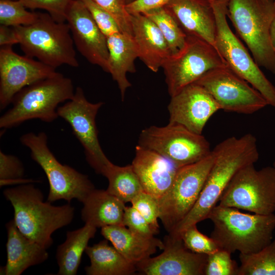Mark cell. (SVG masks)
Listing matches in <instances>:
<instances>
[{
    "mask_svg": "<svg viewBox=\"0 0 275 275\" xmlns=\"http://www.w3.org/2000/svg\"><path fill=\"white\" fill-rule=\"evenodd\" d=\"M212 150L214 162L199 197L187 215L169 233L172 236L180 237L187 228L208 218L236 173L248 164H254L259 157L256 138L250 133L239 138H228Z\"/></svg>",
    "mask_w": 275,
    "mask_h": 275,
    "instance_id": "obj_1",
    "label": "cell"
},
{
    "mask_svg": "<svg viewBox=\"0 0 275 275\" xmlns=\"http://www.w3.org/2000/svg\"><path fill=\"white\" fill-rule=\"evenodd\" d=\"M3 194L13 207L19 231L46 249L53 243L52 233L73 219L75 209L70 203L57 206L44 202L42 192L32 183L5 189Z\"/></svg>",
    "mask_w": 275,
    "mask_h": 275,
    "instance_id": "obj_2",
    "label": "cell"
},
{
    "mask_svg": "<svg viewBox=\"0 0 275 275\" xmlns=\"http://www.w3.org/2000/svg\"><path fill=\"white\" fill-rule=\"evenodd\" d=\"M213 224L210 237L220 249L243 254L257 253L273 239L275 214L241 212L238 209L216 205L208 216Z\"/></svg>",
    "mask_w": 275,
    "mask_h": 275,
    "instance_id": "obj_3",
    "label": "cell"
},
{
    "mask_svg": "<svg viewBox=\"0 0 275 275\" xmlns=\"http://www.w3.org/2000/svg\"><path fill=\"white\" fill-rule=\"evenodd\" d=\"M74 92L72 80L58 72L38 80L14 96L11 108L0 118V128H13L34 119L51 122L59 117L58 105L71 99Z\"/></svg>",
    "mask_w": 275,
    "mask_h": 275,
    "instance_id": "obj_4",
    "label": "cell"
},
{
    "mask_svg": "<svg viewBox=\"0 0 275 275\" xmlns=\"http://www.w3.org/2000/svg\"><path fill=\"white\" fill-rule=\"evenodd\" d=\"M25 55L56 69L63 65L79 66L68 24L55 20L48 13H40L28 25L13 27Z\"/></svg>",
    "mask_w": 275,
    "mask_h": 275,
    "instance_id": "obj_5",
    "label": "cell"
},
{
    "mask_svg": "<svg viewBox=\"0 0 275 275\" xmlns=\"http://www.w3.org/2000/svg\"><path fill=\"white\" fill-rule=\"evenodd\" d=\"M227 16L256 63L275 73L270 30L275 19L273 0H229Z\"/></svg>",
    "mask_w": 275,
    "mask_h": 275,
    "instance_id": "obj_6",
    "label": "cell"
},
{
    "mask_svg": "<svg viewBox=\"0 0 275 275\" xmlns=\"http://www.w3.org/2000/svg\"><path fill=\"white\" fill-rule=\"evenodd\" d=\"M20 140L29 149L31 158L47 177L49 185L47 201L64 200L70 203L76 199L82 203L95 189L88 176L57 160L48 146L47 136L44 132L25 133Z\"/></svg>",
    "mask_w": 275,
    "mask_h": 275,
    "instance_id": "obj_7",
    "label": "cell"
},
{
    "mask_svg": "<svg viewBox=\"0 0 275 275\" xmlns=\"http://www.w3.org/2000/svg\"><path fill=\"white\" fill-rule=\"evenodd\" d=\"M218 205L236 208L255 214L268 215L275 211V168L257 170L248 164L234 175Z\"/></svg>",
    "mask_w": 275,
    "mask_h": 275,
    "instance_id": "obj_8",
    "label": "cell"
},
{
    "mask_svg": "<svg viewBox=\"0 0 275 275\" xmlns=\"http://www.w3.org/2000/svg\"><path fill=\"white\" fill-rule=\"evenodd\" d=\"M228 3H211L216 22L215 47L228 67L256 89L268 105L275 107V87L231 30L227 19Z\"/></svg>",
    "mask_w": 275,
    "mask_h": 275,
    "instance_id": "obj_9",
    "label": "cell"
},
{
    "mask_svg": "<svg viewBox=\"0 0 275 275\" xmlns=\"http://www.w3.org/2000/svg\"><path fill=\"white\" fill-rule=\"evenodd\" d=\"M214 155L178 168L173 184L158 199L161 220L165 229L171 232L192 209L203 188Z\"/></svg>",
    "mask_w": 275,
    "mask_h": 275,
    "instance_id": "obj_10",
    "label": "cell"
},
{
    "mask_svg": "<svg viewBox=\"0 0 275 275\" xmlns=\"http://www.w3.org/2000/svg\"><path fill=\"white\" fill-rule=\"evenodd\" d=\"M226 65L213 45L187 35L183 47L171 54L162 66L169 95L174 96L210 70Z\"/></svg>",
    "mask_w": 275,
    "mask_h": 275,
    "instance_id": "obj_11",
    "label": "cell"
},
{
    "mask_svg": "<svg viewBox=\"0 0 275 275\" xmlns=\"http://www.w3.org/2000/svg\"><path fill=\"white\" fill-rule=\"evenodd\" d=\"M139 145L157 152L178 168L199 161L212 152L202 134L169 123L165 126H151L142 130Z\"/></svg>",
    "mask_w": 275,
    "mask_h": 275,
    "instance_id": "obj_12",
    "label": "cell"
},
{
    "mask_svg": "<svg viewBox=\"0 0 275 275\" xmlns=\"http://www.w3.org/2000/svg\"><path fill=\"white\" fill-rule=\"evenodd\" d=\"M225 112L252 114L268 103L263 96L227 65L210 70L195 82Z\"/></svg>",
    "mask_w": 275,
    "mask_h": 275,
    "instance_id": "obj_13",
    "label": "cell"
},
{
    "mask_svg": "<svg viewBox=\"0 0 275 275\" xmlns=\"http://www.w3.org/2000/svg\"><path fill=\"white\" fill-rule=\"evenodd\" d=\"M103 104L102 102H89L82 88L78 87L73 97L57 108L58 116L70 125L82 145L88 163L101 175L111 162L103 152L98 139L96 117Z\"/></svg>",
    "mask_w": 275,
    "mask_h": 275,
    "instance_id": "obj_14",
    "label": "cell"
},
{
    "mask_svg": "<svg viewBox=\"0 0 275 275\" xmlns=\"http://www.w3.org/2000/svg\"><path fill=\"white\" fill-rule=\"evenodd\" d=\"M12 46L0 48V109L11 103L23 88L49 77L57 71L39 61L13 51Z\"/></svg>",
    "mask_w": 275,
    "mask_h": 275,
    "instance_id": "obj_15",
    "label": "cell"
},
{
    "mask_svg": "<svg viewBox=\"0 0 275 275\" xmlns=\"http://www.w3.org/2000/svg\"><path fill=\"white\" fill-rule=\"evenodd\" d=\"M66 22L77 50L91 64L107 72V38L81 0H72L70 3L66 12Z\"/></svg>",
    "mask_w": 275,
    "mask_h": 275,
    "instance_id": "obj_16",
    "label": "cell"
},
{
    "mask_svg": "<svg viewBox=\"0 0 275 275\" xmlns=\"http://www.w3.org/2000/svg\"><path fill=\"white\" fill-rule=\"evenodd\" d=\"M163 252L136 265L137 270L146 275H204L207 255L187 249L181 237H164Z\"/></svg>",
    "mask_w": 275,
    "mask_h": 275,
    "instance_id": "obj_17",
    "label": "cell"
},
{
    "mask_svg": "<svg viewBox=\"0 0 275 275\" xmlns=\"http://www.w3.org/2000/svg\"><path fill=\"white\" fill-rule=\"evenodd\" d=\"M171 97L168 106L169 123L182 125L198 134H202L209 119L221 110L210 94L196 83Z\"/></svg>",
    "mask_w": 275,
    "mask_h": 275,
    "instance_id": "obj_18",
    "label": "cell"
},
{
    "mask_svg": "<svg viewBox=\"0 0 275 275\" xmlns=\"http://www.w3.org/2000/svg\"><path fill=\"white\" fill-rule=\"evenodd\" d=\"M135 152L131 166L143 190L160 199L171 187L178 168L157 152L139 144Z\"/></svg>",
    "mask_w": 275,
    "mask_h": 275,
    "instance_id": "obj_19",
    "label": "cell"
},
{
    "mask_svg": "<svg viewBox=\"0 0 275 275\" xmlns=\"http://www.w3.org/2000/svg\"><path fill=\"white\" fill-rule=\"evenodd\" d=\"M164 7L186 35L198 37L215 47L216 22L210 3L205 0H170Z\"/></svg>",
    "mask_w": 275,
    "mask_h": 275,
    "instance_id": "obj_20",
    "label": "cell"
},
{
    "mask_svg": "<svg viewBox=\"0 0 275 275\" xmlns=\"http://www.w3.org/2000/svg\"><path fill=\"white\" fill-rule=\"evenodd\" d=\"M131 22L138 58L157 72L171 54L167 41L156 25L144 14L131 15Z\"/></svg>",
    "mask_w": 275,
    "mask_h": 275,
    "instance_id": "obj_21",
    "label": "cell"
},
{
    "mask_svg": "<svg viewBox=\"0 0 275 275\" xmlns=\"http://www.w3.org/2000/svg\"><path fill=\"white\" fill-rule=\"evenodd\" d=\"M6 227L7 262L1 268V274L20 275L29 267L41 264L48 259L47 249L23 235L14 219L8 222Z\"/></svg>",
    "mask_w": 275,
    "mask_h": 275,
    "instance_id": "obj_22",
    "label": "cell"
},
{
    "mask_svg": "<svg viewBox=\"0 0 275 275\" xmlns=\"http://www.w3.org/2000/svg\"><path fill=\"white\" fill-rule=\"evenodd\" d=\"M101 234L129 262L135 266L150 257L157 248L163 249L164 243L154 237L147 238L120 225L101 228Z\"/></svg>",
    "mask_w": 275,
    "mask_h": 275,
    "instance_id": "obj_23",
    "label": "cell"
},
{
    "mask_svg": "<svg viewBox=\"0 0 275 275\" xmlns=\"http://www.w3.org/2000/svg\"><path fill=\"white\" fill-rule=\"evenodd\" d=\"M108 50L107 73L118 86L122 100L131 83L127 78V73L136 71L134 61L138 58V51L132 36L120 33L107 37Z\"/></svg>",
    "mask_w": 275,
    "mask_h": 275,
    "instance_id": "obj_24",
    "label": "cell"
},
{
    "mask_svg": "<svg viewBox=\"0 0 275 275\" xmlns=\"http://www.w3.org/2000/svg\"><path fill=\"white\" fill-rule=\"evenodd\" d=\"M81 217L95 227L122 225L125 203L106 190L93 189L82 202Z\"/></svg>",
    "mask_w": 275,
    "mask_h": 275,
    "instance_id": "obj_25",
    "label": "cell"
},
{
    "mask_svg": "<svg viewBox=\"0 0 275 275\" xmlns=\"http://www.w3.org/2000/svg\"><path fill=\"white\" fill-rule=\"evenodd\" d=\"M85 252L90 260V265L85 268L88 275H129L137 270L106 239L88 245Z\"/></svg>",
    "mask_w": 275,
    "mask_h": 275,
    "instance_id": "obj_26",
    "label": "cell"
},
{
    "mask_svg": "<svg viewBox=\"0 0 275 275\" xmlns=\"http://www.w3.org/2000/svg\"><path fill=\"white\" fill-rule=\"evenodd\" d=\"M97 228L85 224L77 230L67 231L65 241L58 245L56 259L58 275H75L80 265L84 252L90 239L93 238Z\"/></svg>",
    "mask_w": 275,
    "mask_h": 275,
    "instance_id": "obj_27",
    "label": "cell"
},
{
    "mask_svg": "<svg viewBox=\"0 0 275 275\" xmlns=\"http://www.w3.org/2000/svg\"><path fill=\"white\" fill-rule=\"evenodd\" d=\"M101 175L108 182L106 190L125 204L144 191L131 164L120 167L111 162Z\"/></svg>",
    "mask_w": 275,
    "mask_h": 275,
    "instance_id": "obj_28",
    "label": "cell"
},
{
    "mask_svg": "<svg viewBox=\"0 0 275 275\" xmlns=\"http://www.w3.org/2000/svg\"><path fill=\"white\" fill-rule=\"evenodd\" d=\"M143 14L149 18L158 27L168 43L171 54L176 53L183 47L187 35L164 7Z\"/></svg>",
    "mask_w": 275,
    "mask_h": 275,
    "instance_id": "obj_29",
    "label": "cell"
},
{
    "mask_svg": "<svg viewBox=\"0 0 275 275\" xmlns=\"http://www.w3.org/2000/svg\"><path fill=\"white\" fill-rule=\"evenodd\" d=\"M238 275H275V237L259 252L239 254Z\"/></svg>",
    "mask_w": 275,
    "mask_h": 275,
    "instance_id": "obj_30",
    "label": "cell"
},
{
    "mask_svg": "<svg viewBox=\"0 0 275 275\" xmlns=\"http://www.w3.org/2000/svg\"><path fill=\"white\" fill-rule=\"evenodd\" d=\"M38 12H30L18 0H0V24L11 27L28 25L38 18Z\"/></svg>",
    "mask_w": 275,
    "mask_h": 275,
    "instance_id": "obj_31",
    "label": "cell"
},
{
    "mask_svg": "<svg viewBox=\"0 0 275 275\" xmlns=\"http://www.w3.org/2000/svg\"><path fill=\"white\" fill-rule=\"evenodd\" d=\"M180 237L185 246L196 253L209 255L220 249L212 238L198 230L197 225H193L183 231Z\"/></svg>",
    "mask_w": 275,
    "mask_h": 275,
    "instance_id": "obj_32",
    "label": "cell"
},
{
    "mask_svg": "<svg viewBox=\"0 0 275 275\" xmlns=\"http://www.w3.org/2000/svg\"><path fill=\"white\" fill-rule=\"evenodd\" d=\"M239 266L229 252L219 249L207 255L204 275H238Z\"/></svg>",
    "mask_w": 275,
    "mask_h": 275,
    "instance_id": "obj_33",
    "label": "cell"
},
{
    "mask_svg": "<svg viewBox=\"0 0 275 275\" xmlns=\"http://www.w3.org/2000/svg\"><path fill=\"white\" fill-rule=\"evenodd\" d=\"M148 222L155 234L159 232L158 219H159L160 208L158 199L144 191L138 194L130 202Z\"/></svg>",
    "mask_w": 275,
    "mask_h": 275,
    "instance_id": "obj_34",
    "label": "cell"
},
{
    "mask_svg": "<svg viewBox=\"0 0 275 275\" xmlns=\"http://www.w3.org/2000/svg\"><path fill=\"white\" fill-rule=\"evenodd\" d=\"M81 1L90 12L100 30L106 38L122 33L117 21L109 12L91 0Z\"/></svg>",
    "mask_w": 275,
    "mask_h": 275,
    "instance_id": "obj_35",
    "label": "cell"
},
{
    "mask_svg": "<svg viewBox=\"0 0 275 275\" xmlns=\"http://www.w3.org/2000/svg\"><path fill=\"white\" fill-rule=\"evenodd\" d=\"M109 12L117 21L122 33L132 36L131 15L126 9L125 0H91Z\"/></svg>",
    "mask_w": 275,
    "mask_h": 275,
    "instance_id": "obj_36",
    "label": "cell"
},
{
    "mask_svg": "<svg viewBox=\"0 0 275 275\" xmlns=\"http://www.w3.org/2000/svg\"><path fill=\"white\" fill-rule=\"evenodd\" d=\"M26 8L46 11L57 21L66 22V12L72 0H18Z\"/></svg>",
    "mask_w": 275,
    "mask_h": 275,
    "instance_id": "obj_37",
    "label": "cell"
},
{
    "mask_svg": "<svg viewBox=\"0 0 275 275\" xmlns=\"http://www.w3.org/2000/svg\"><path fill=\"white\" fill-rule=\"evenodd\" d=\"M122 225L147 238L154 237V231L141 213L132 206H125Z\"/></svg>",
    "mask_w": 275,
    "mask_h": 275,
    "instance_id": "obj_38",
    "label": "cell"
},
{
    "mask_svg": "<svg viewBox=\"0 0 275 275\" xmlns=\"http://www.w3.org/2000/svg\"><path fill=\"white\" fill-rule=\"evenodd\" d=\"M24 174V167L19 159L0 150V180L22 178Z\"/></svg>",
    "mask_w": 275,
    "mask_h": 275,
    "instance_id": "obj_39",
    "label": "cell"
},
{
    "mask_svg": "<svg viewBox=\"0 0 275 275\" xmlns=\"http://www.w3.org/2000/svg\"><path fill=\"white\" fill-rule=\"evenodd\" d=\"M170 0H133L126 4V9L130 15L144 14L149 11L164 7Z\"/></svg>",
    "mask_w": 275,
    "mask_h": 275,
    "instance_id": "obj_40",
    "label": "cell"
},
{
    "mask_svg": "<svg viewBox=\"0 0 275 275\" xmlns=\"http://www.w3.org/2000/svg\"><path fill=\"white\" fill-rule=\"evenodd\" d=\"M18 44V41L13 27L0 25V46H12Z\"/></svg>",
    "mask_w": 275,
    "mask_h": 275,
    "instance_id": "obj_41",
    "label": "cell"
},
{
    "mask_svg": "<svg viewBox=\"0 0 275 275\" xmlns=\"http://www.w3.org/2000/svg\"><path fill=\"white\" fill-rule=\"evenodd\" d=\"M36 182H39L37 180H35L32 179H24L23 178H18V179H11V180H0V185L1 187L5 186V185H13V184H27V183H32Z\"/></svg>",
    "mask_w": 275,
    "mask_h": 275,
    "instance_id": "obj_42",
    "label": "cell"
},
{
    "mask_svg": "<svg viewBox=\"0 0 275 275\" xmlns=\"http://www.w3.org/2000/svg\"><path fill=\"white\" fill-rule=\"evenodd\" d=\"M271 40L275 53V19L274 20L270 30Z\"/></svg>",
    "mask_w": 275,
    "mask_h": 275,
    "instance_id": "obj_43",
    "label": "cell"
},
{
    "mask_svg": "<svg viewBox=\"0 0 275 275\" xmlns=\"http://www.w3.org/2000/svg\"><path fill=\"white\" fill-rule=\"evenodd\" d=\"M205 1H207L211 4L212 3L216 2H229V0H205Z\"/></svg>",
    "mask_w": 275,
    "mask_h": 275,
    "instance_id": "obj_44",
    "label": "cell"
},
{
    "mask_svg": "<svg viewBox=\"0 0 275 275\" xmlns=\"http://www.w3.org/2000/svg\"><path fill=\"white\" fill-rule=\"evenodd\" d=\"M133 1V0H125V3H126V4L131 3V2H132Z\"/></svg>",
    "mask_w": 275,
    "mask_h": 275,
    "instance_id": "obj_45",
    "label": "cell"
},
{
    "mask_svg": "<svg viewBox=\"0 0 275 275\" xmlns=\"http://www.w3.org/2000/svg\"><path fill=\"white\" fill-rule=\"evenodd\" d=\"M273 166L275 168V161H274V162L273 163Z\"/></svg>",
    "mask_w": 275,
    "mask_h": 275,
    "instance_id": "obj_46",
    "label": "cell"
},
{
    "mask_svg": "<svg viewBox=\"0 0 275 275\" xmlns=\"http://www.w3.org/2000/svg\"><path fill=\"white\" fill-rule=\"evenodd\" d=\"M274 5H275V0L274 1Z\"/></svg>",
    "mask_w": 275,
    "mask_h": 275,
    "instance_id": "obj_47",
    "label": "cell"
}]
</instances>
